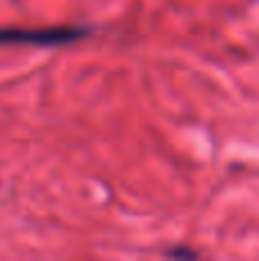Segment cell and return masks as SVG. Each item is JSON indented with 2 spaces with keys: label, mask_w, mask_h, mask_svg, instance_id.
I'll list each match as a JSON object with an SVG mask.
<instances>
[{
  "label": "cell",
  "mask_w": 259,
  "mask_h": 261,
  "mask_svg": "<svg viewBox=\"0 0 259 261\" xmlns=\"http://www.w3.org/2000/svg\"><path fill=\"white\" fill-rule=\"evenodd\" d=\"M90 25H46V28H0V46L58 48L73 46L92 35Z\"/></svg>",
  "instance_id": "obj_1"
},
{
  "label": "cell",
  "mask_w": 259,
  "mask_h": 261,
  "mask_svg": "<svg viewBox=\"0 0 259 261\" xmlns=\"http://www.w3.org/2000/svg\"><path fill=\"white\" fill-rule=\"evenodd\" d=\"M170 259H197V252L195 250H191L188 245H177V248H170L168 252Z\"/></svg>",
  "instance_id": "obj_2"
}]
</instances>
